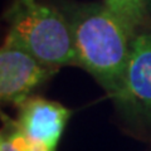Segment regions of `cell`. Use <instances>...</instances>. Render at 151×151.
Wrapping results in <instances>:
<instances>
[{
  "instance_id": "1",
  "label": "cell",
  "mask_w": 151,
  "mask_h": 151,
  "mask_svg": "<svg viewBox=\"0 0 151 151\" xmlns=\"http://www.w3.org/2000/svg\"><path fill=\"white\" fill-rule=\"evenodd\" d=\"M60 10L70 28L78 67L87 70L112 98L120 89L137 34L105 3L67 1Z\"/></svg>"
},
{
  "instance_id": "2",
  "label": "cell",
  "mask_w": 151,
  "mask_h": 151,
  "mask_svg": "<svg viewBox=\"0 0 151 151\" xmlns=\"http://www.w3.org/2000/svg\"><path fill=\"white\" fill-rule=\"evenodd\" d=\"M5 42L29 52L49 67L77 65L72 33L60 9L39 0H13L4 13Z\"/></svg>"
},
{
  "instance_id": "3",
  "label": "cell",
  "mask_w": 151,
  "mask_h": 151,
  "mask_svg": "<svg viewBox=\"0 0 151 151\" xmlns=\"http://www.w3.org/2000/svg\"><path fill=\"white\" fill-rule=\"evenodd\" d=\"M58 72L29 52L4 40L0 50V98L3 105L20 106Z\"/></svg>"
},
{
  "instance_id": "4",
  "label": "cell",
  "mask_w": 151,
  "mask_h": 151,
  "mask_svg": "<svg viewBox=\"0 0 151 151\" xmlns=\"http://www.w3.org/2000/svg\"><path fill=\"white\" fill-rule=\"evenodd\" d=\"M116 106L136 120L151 121V32L134 38L120 89L112 97Z\"/></svg>"
},
{
  "instance_id": "5",
  "label": "cell",
  "mask_w": 151,
  "mask_h": 151,
  "mask_svg": "<svg viewBox=\"0 0 151 151\" xmlns=\"http://www.w3.org/2000/svg\"><path fill=\"white\" fill-rule=\"evenodd\" d=\"M15 125L30 140L55 151L72 116L70 108L39 96H32L18 106Z\"/></svg>"
},
{
  "instance_id": "6",
  "label": "cell",
  "mask_w": 151,
  "mask_h": 151,
  "mask_svg": "<svg viewBox=\"0 0 151 151\" xmlns=\"http://www.w3.org/2000/svg\"><path fill=\"white\" fill-rule=\"evenodd\" d=\"M103 3L134 34L147 29L151 15L149 0H103Z\"/></svg>"
},
{
  "instance_id": "7",
  "label": "cell",
  "mask_w": 151,
  "mask_h": 151,
  "mask_svg": "<svg viewBox=\"0 0 151 151\" xmlns=\"http://www.w3.org/2000/svg\"><path fill=\"white\" fill-rule=\"evenodd\" d=\"M1 117L4 127L0 137V151H50L23 134L15 125V121L8 115L3 113Z\"/></svg>"
},
{
  "instance_id": "8",
  "label": "cell",
  "mask_w": 151,
  "mask_h": 151,
  "mask_svg": "<svg viewBox=\"0 0 151 151\" xmlns=\"http://www.w3.org/2000/svg\"><path fill=\"white\" fill-rule=\"evenodd\" d=\"M149 8H150V14H151V0H149Z\"/></svg>"
}]
</instances>
